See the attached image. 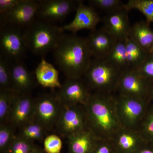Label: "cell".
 Wrapping results in <instances>:
<instances>
[{
	"instance_id": "6da1fadb",
	"label": "cell",
	"mask_w": 153,
	"mask_h": 153,
	"mask_svg": "<svg viewBox=\"0 0 153 153\" xmlns=\"http://www.w3.org/2000/svg\"><path fill=\"white\" fill-rule=\"evenodd\" d=\"M55 63L66 78L84 75L92 60L85 38L63 34L53 51Z\"/></svg>"
},
{
	"instance_id": "7a4b0ae2",
	"label": "cell",
	"mask_w": 153,
	"mask_h": 153,
	"mask_svg": "<svg viewBox=\"0 0 153 153\" xmlns=\"http://www.w3.org/2000/svg\"><path fill=\"white\" fill-rule=\"evenodd\" d=\"M63 34L60 27L44 21H36L24 34L28 49L34 55L44 56L53 51Z\"/></svg>"
},
{
	"instance_id": "3957f363",
	"label": "cell",
	"mask_w": 153,
	"mask_h": 153,
	"mask_svg": "<svg viewBox=\"0 0 153 153\" xmlns=\"http://www.w3.org/2000/svg\"><path fill=\"white\" fill-rule=\"evenodd\" d=\"M63 106L57 92L41 94L35 98L34 120L51 131L56 127Z\"/></svg>"
},
{
	"instance_id": "277c9868",
	"label": "cell",
	"mask_w": 153,
	"mask_h": 153,
	"mask_svg": "<svg viewBox=\"0 0 153 153\" xmlns=\"http://www.w3.org/2000/svg\"><path fill=\"white\" fill-rule=\"evenodd\" d=\"M121 72L105 58L93 57L84 75L92 87L101 89L118 82Z\"/></svg>"
},
{
	"instance_id": "5b68a950",
	"label": "cell",
	"mask_w": 153,
	"mask_h": 153,
	"mask_svg": "<svg viewBox=\"0 0 153 153\" xmlns=\"http://www.w3.org/2000/svg\"><path fill=\"white\" fill-rule=\"evenodd\" d=\"M1 55L9 61H22L28 48L24 34L18 27L4 25L0 35Z\"/></svg>"
},
{
	"instance_id": "8992f818",
	"label": "cell",
	"mask_w": 153,
	"mask_h": 153,
	"mask_svg": "<svg viewBox=\"0 0 153 153\" xmlns=\"http://www.w3.org/2000/svg\"><path fill=\"white\" fill-rule=\"evenodd\" d=\"M38 1L22 0L14 8L1 15L2 25L13 27H29L37 16Z\"/></svg>"
},
{
	"instance_id": "52a82bcc",
	"label": "cell",
	"mask_w": 153,
	"mask_h": 153,
	"mask_svg": "<svg viewBox=\"0 0 153 153\" xmlns=\"http://www.w3.org/2000/svg\"><path fill=\"white\" fill-rule=\"evenodd\" d=\"M38 1L37 16L41 21L52 23L63 21L76 9L78 1L44 0Z\"/></svg>"
},
{
	"instance_id": "ba28073f",
	"label": "cell",
	"mask_w": 153,
	"mask_h": 153,
	"mask_svg": "<svg viewBox=\"0 0 153 153\" xmlns=\"http://www.w3.org/2000/svg\"><path fill=\"white\" fill-rule=\"evenodd\" d=\"M35 98L30 93L16 94L8 122L16 129H20L34 120Z\"/></svg>"
},
{
	"instance_id": "9c48e42d",
	"label": "cell",
	"mask_w": 153,
	"mask_h": 153,
	"mask_svg": "<svg viewBox=\"0 0 153 153\" xmlns=\"http://www.w3.org/2000/svg\"><path fill=\"white\" fill-rule=\"evenodd\" d=\"M101 22L102 19L93 7L85 5L82 1H78L74 19L60 28L63 32L68 31L72 34H76L78 31L85 29L94 31L96 26Z\"/></svg>"
},
{
	"instance_id": "30bf717a",
	"label": "cell",
	"mask_w": 153,
	"mask_h": 153,
	"mask_svg": "<svg viewBox=\"0 0 153 153\" xmlns=\"http://www.w3.org/2000/svg\"><path fill=\"white\" fill-rule=\"evenodd\" d=\"M84 117L76 105H63L56 128L58 133L67 138L84 130Z\"/></svg>"
},
{
	"instance_id": "8fae6325",
	"label": "cell",
	"mask_w": 153,
	"mask_h": 153,
	"mask_svg": "<svg viewBox=\"0 0 153 153\" xmlns=\"http://www.w3.org/2000/svg\"><path fill=\"white\" fill-rule=\"evenodd\" d=\"M128 12L125 9L107 14L102 19V29L116 40H123L128 36L130 25Z\"/></svg>"
},
{
	"instance_id": "7c38bea8",
	"label": "cell",
	"mask_w": 153,
	"mask_h": 153,
	"mask_svg": "<svg viewBox=\"0 0 153 153\" xmlns=\"http://www.w3.org/2000/svg\"><path fill=\"white\" fill-rule=\"evenodd\" d=\"M77 78H67L57 92L63 105H76L87 102L88 94L84 84Z\"/></svg>"
},
{
	"instance_id": "4fadbf2b",
	"label": "cell",
	"mask_w": 153,
	"mask_h": 153,
	"mask_svg": "<svg viewBox=\"0 0 153 153\" xmlns=\"http://www.w3.org/2000/svg\"><path fill=\"white\" fill-rule=\"evenodd\" d=\"M85 40L92 57L97 58H105L117 41L102 28L91 31Z\"/></svg>"
},
{
	"instance_id": "5bb4252c",
	"label": "cell",
	"mask_w": 153,
	"mask_h": 153,
	"mask_svg": "<svg viewBox=\"0 0 153 153\" xmlns=\"http://www.w3.org/2000/svg\"><path fill=\"white\" fill-rule=\"evenodd\" d=\"M12 89L19 93H30L35 87L32 73L22 61L14 62L10 65Z\"/></svg>"
},
{
	"instance_id": "9a60e30c",
	"label": "cell",
	"mask_w": 153,
	"mask_h": 153,
	"mask_svg": "<svg viewBox=\"0 0 153 153\" xmlns=\"http://www.w3.org/2000/svg\"><path fill=\"white\" fill-rule=\"evenodd\" d=\"M148 81L136 70L128 69L122 71L118 83L124 92L140 95L148 92Z\"/></svg>"
},
{
	"instance_id": "2e32d148",
	"label": "cell",
	"mask_w": 153,
	"mask_h": 153,
	"mask_svg": "<svg viewBox=\"0 0 153 153\" xmlns=\"http://www.w3.org/2000/svg\"><path fill=\"white\" fill-rule=\"evenodd\" d=\"M89 120L93 126L103 130L112 127L113 121L109 110L97 97H93L88 102Z\"/></svg>"
},
{
	"instance_id": "e0dca14e",
	"label": "cell",
	"mask_w": 153,
	"mask_h": 153,
	"mask_svg": "<svg viewBox=\"0 0 153 153\" xmlns=\"http://www.w3.org/2000/svg\"><path fill=\"white\" fill-rule=\"evenodd\" d=\"M128 36L148 54L152 53L153 30L146 21L137 22L131 26Z\"/></svg>"
},
{
	"instance_id": "ac0fdd59",
	"label": "cell",
	"mask_w": 153,
	"mask_h": 153,
	"mask_svg": "<svg viewBox=\"0 0 153 153\" xmlns=\"http://www.w3.org/2000/svg\"><path fill=\"white\" fill-rule=\"evenodd\" d=\"M37 82L44 87L60 88L62 84L59 78L58 71L53 65L42 57L35 71Z\"/></svg>"
},
{
	"instance_id": "d6986e66",
	"label": "cell",
	"mask_w": 153,
	"mask_h": 153,
	"mask_svg": "<svg viewBox=\"0 0 153 153\" xmlns=\"http://www.w3.org/2000/svg\"><path fill=\"white\" fill-rule=\"evenodd\" d=\"M68 153H91L95 147L90 133L82 130L67 138Z\"/></svg>"
},
{
	"instance_id": "ffe728a7",
	"label": "cell",
	"mask_w": 153,
	"mask_h": 153,
	"mask_svg": "<svg viewBox=\"0 0 153 153\" xmlns=\"http://www.w3.org/2000/svg\"><path fill=\"white\" fill-rule=\"evenodd\" d=\"M128 69L136 70L142 64L149 54L128 36L125 39Z\"/></svg>"
},
{
	"instance_id": "44dd1931",
	"label": "cell",
	"mask_w": 153,
	"mask_h": 153,
	"mask_svg": "<svg viewBox=\"0 0 153 153\" xmlns=\"http://www.w3.org/2000/svg\"><path fill=\"white\" fill-rule=\"evenodd\" d=\"M19 130V133L17 135L33 143L35 141H43L49 132L44 126L35 120L23 126Z\"/></svg>"
},
{
	"instance_id": "7402d4cb",
	"label": "cell",
	"mask_w": 153,
	"mask_h": 153,
	"mask_svg": "<svg viewBox=\"0 0 153 153\" xmlns=\"http://www.w3.org/2000/svg\"><path fill=\"white\" fill-rule=\"evenodd\" d=\"M125 39L117 40L112 50L105 58L121 71L128 69Z\"/></svg>"
},
{
	"instance_id": "603a6c76",
	"label": "cell",
	"mask_w": 153,
	"mask_h": 153,
	"mask_svg": "<svg viewBox=\"0 0 153 153\" xmlns=\"http://www.w3.org/2000/svg\"><path fill=\"white\" fill-rule=\"evenodd\" d=\"M124 9L128 12L137 10L145 16L149 25L153 22V0H129L125 4Z\"/></svg>"
},
{
	"instance_id": "cb8c5ba5",
	"label": "cell",
	"mask_w": 153,
	"mask_h": 153,
	"mask_svg": "<svg viewBox=\"0 0 153 153\" xmlns=\"http://www.w3.org/2000/svg\"><path fill=\"white\" fill-rule=\"evenodd\" d=\"M16 94L13 91L0 89V124L8 122Z\"/></svg>"
},
{
	"instance_id": "d4e9b609",
	"label": "cell",
	"mask_w": 153,
	"mask_h": 153,
	"mask_svg": "<svg viewBox=\"0 0 153 153\" xmlns=\"http://www.w3.org/2000/svg\"><path fill=\"white\" fill-rule=\"evenodd\" d=\"M16 129L9 122L0 124V152L6 153L17 136Z\"/></svg>"
},
{
	"instance_id": "484cf974",
	"label": "cell",
	"mask_w": 153,
	"mask_h": 153,
	"mask_svg": "<svg viewBox=\"0 0 153 153\" xmlns=\"http://www.w3.org/2000/svg\"><path fill=\"white\" fill-rule=\"evenodd\" d=\"M90 6L105 11L107 13L123 10L125 4L120 0H91Z\"/></svg>"
},
{
	"instance_id": "4316f807",
	"label": "cell",
	"mask_w": 153,
	"mask_h": 153,
	"mask_svg": "<svg viewBox=\"0 0 153 153\" xmlns=\"http://www.w3.org/2000/svg\"><path fill=\"white\" fill-rule=\"evenodd\" d=\"M9 60L1 55L0 57V89L13 90L10 65Z\"/></svg>"
},
{
	"instance_id": "83f0119b",
	"label": "cell",
	"mask_w": 153,
	"mask_h": 153,
	"mask_svg": "<svg viewBox=\"0 0 153 153\" xmlns=\"http://www.w3.org/2000/svg\"><path fill=\"white\" fill-rule=\"evenodd\" d=\"M36 145L17 135L6 153H32Z\"/></svg>"
},
{
	"instance_id": "f1b7e54d",
	"label": "cell",
	"mask_w": 153,
	"mask_h": 153,
	"mask_svg": "<svg viewBox=\"0 0 153 153\" xmlns=\"http://www.w3.org/2000/svg\"><path fill=\"white\" fill-rule=\"evenodd\" d=\"M124 104L123 113L126 117L129 120H134L142 112V105L136 100L129 99L126 100Z\"/></svg>"
},
{
	"instance_id": "f546056e",
	"label": "cell",
	"mask_w": 153,
	"mask_h": 153,
	"mask_svg": "<svg viewBox=\"0 0 153 153\" xmlns=\"http://www.w3.org/2000/svg\"><path fill=\"white\" fill-rule=\"evenodd\" d=\"M44 150L46 153H60L62 141L60 137L55 134L48 135L43 141Z\"/></svg>"
},
{
	"instance_id": "4dcf8cb0",
	"label": "cell",
	"mask_w": 153,
	"mask_h": 153,
	"mask_svg": "<svg viewBox=\"0 0 153 153\" xmlns=\"http://www.w3.org/2000/svg\"><path fill=\"white\" fill-rule=\"evenodd\" d=\"M136 71L148 81L153 80V54H149Z\"/></svg>"
},
{
	"instance_id": "1f68e13d",
	"label": "cell",
	"mask_w": 153,
	"mask_h": 153,
	"mask_svg": "<svg viewBox=\"0 0 153 153\" xmlns=\"http://www.w3.org/2000/svg\"><path fill=\"white\" fill-rule=\"evenodd\" d=\"M22 0H0V13L3 15L14 8Z\"/></svg>"
},
{
	"instance_id": "d6a6232c",
	"label": "cell",
	"mask_w": 153,
	"mask_h": 153,
	"mask_svg": "<svg viewBox=\"0 0 153 153\" xmlns=\"http://www.w3.org/2000/svg\"><path fill=\"white\" fill-rule=\"evenodd\" d=\"M145 130L148 135L153 141V112L148 117L145 124Z\"/></svg>"
},
{
	"instance_id": "836d02e7",
	"label": "cell",
	"mask_w": 153,
	"mask_h": 153,
	"mask_svg": "<svg viewBox=\"0 0 153 153\" xmlns=\"http://www.w3.org/2000/svg\"><path fill=\"white\" fill-rule=\"evenodd\" d=\"M91 153H113L112 149L106 145L95 146Z\"/></svg>"
},
{
	"instance_id": "e575fe53",
	"label": "cell",
	"mask_w": 153,
	"mask_h": 153,
	"mask_svg": "<svg viewBox=\"0 0 153 153\" xmlns=\"http://www.w3.org/2000/svg\"><path fill=\"white\" fill-rule=\"evenodd\" d=\"M150 81V82L149 83L148 92L153 97V80Z\"/></svg>"
},
{
	"instance_id": "d590c367",
	"label": "cell",
	"mask_w": 153,
	"mask_h": 153,
	"mask_svg": "<svg viewBox=\"0 0 153 153\" xmlns=\"http://www.w3.org/2000/svg\"><path fill=\"white\" fill-rule=\"evenodd\" d=\"M135 153H153V150L150 149H141L140 150H138Z\"/></svg>"
},
{
	"instance_id": "8d00e7d4",
	"label": "cell",
	"mask_w": 153,
	"mask_h": 153,
	"mask_svg": "<svg viewBox=\"0 0 153 153\" xmlns=\"http://www.w3.org/2000/svg\"><path fill=\"white\" fill-rule=\"evenodd\" d=\"M32 153H46L44 150L41 149V148L38 147L37 146H36L34 148V149L32 152Z\"/></svg>"
},
{
	"instance_id": "74e56055",
	"label": "cell",
	"mask_w": 153,
	"mask_h": 153,
	"mask_svg": "<svg viewBox=\"0 0 153 153\" xmlns=\"http://www.w3.org/2000/svg\"><path fill=\"white\" fill-rule=\"evenodd\" d=\"M152 54H153V52H152Z\"/></svg>"
}]
</instances>
